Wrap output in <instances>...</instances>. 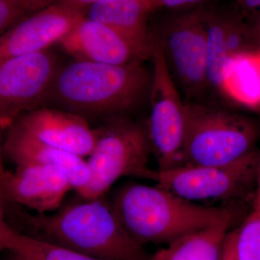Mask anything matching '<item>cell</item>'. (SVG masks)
<instances>
[{
    "label": "cell",
    "mask_w": 260,
    "mask_h": 260,
    "mask_svg": "<svg viewBox=\"0 0 260 260\" xmlns=\"http://www.w3.org/2000/svg\"><path fill=\"white\" fill-rule=\"evenodd\" d=\"M223 93L249 107L260 106V52L239 56L228 71Z\"/></svg>",
    "instance_id": "obj_18"
},
{
    "label": "cell",
    "mask_w": 260,
    "mask_h": 260,
    "mask_svg": "<svg viewBox=\"0 0 260 260\" xmlns=\"http://www.w3.org/2000/svg\"><path fill=\"white\" fill-rule=\"evenodd\" d=\"M50 0H0V36L28 15L44 9Z\"/></svg>",
    "instance_id": "obj_21"
},
{
    "label": "cell",
    "mask_w": 260,
    "mask_h": 260,
    "mask_svg": "<svg viewBox=\"0 0 260 260\" xmlns=\"http://www.w3.org/2000/svg\"><path fill=\"white\" fill-rule=\"evenodd\" d=\"M205 5L186 11L168 12L158 26L150 28L174 81L187 98L186 102L208 88Z\"/></svg>",
    "instance_id": "obj_6"
},
{
    "label": "cell",
    "mask_w": 260,
    "mask_h": 260,
    "mask_svg": "<svg viewBox=\"0 0 260 260\" xmlns=\"http://www.w3.org/2000/svg\"><path fill=\"white\" fill-rule=\"evenodd\" d=\"M16 232L6 219V203L0 197V252L8 250L12 237Z\"/></svg>",
    "instance_id": "obj_23"
},
{
    "label": "cell",
    "mask_w": 260,
    "mask_h": 260,
    "mask_svg": "<svg viewBox=\"0 0 260 260\" xmlns=\"http://www.w3.org/2000/svg\"><path fill=\"white\" fill-rule=\"evenodd\" d=\"M110 201L126 234L144 246L169 244L179 238L226 221L237 222L240 203L211 206L183 199L159 186L128 183Z\"/></svg>",
    "instance_id": "obj_1"
},
{
    "label": "cell",
    "mask_w": 260,
    "mask_h": 260,
    "mask_svg": "<svg viewBox=\"0 0 260 260\" xmlns=\"http://www.w3.org/2000/svg\"><path fill=\"white\" fill-rule=\"evenodd\" d=\"M151 154L145 124L128 117L108 120L97 129L95 146L86 160L88 180L77 194L82 199H97L124 177L156 182L158 171L148 167Z\"/></svg>",
    "instance_id": "obj_4"
},
{
    "label": "cell",
    "mask_w": 260,
    "mask_h": 260,
    "mask_svg": "<svg viewBox=\"0 0 260 260\" xmlns=\"http://www.w3.org/2000/svg\"><path fill=\"white\" fill-rule=\"evenodd\" d=\"M85 17L100 22L150 55L149 19L160 11L159 0H87Z\"/></svg>",
    "instance_id": "obj_15"
},
{
    "label": "cell",
    "mask_w": 260,
    "mask_h": 260,
    "mask_svg": "<svg viewBox=\"0 0 260 260\" xmlns=\"http://www.w3.org/2000/svg\"><path fill=\"white\" fill-rule=\"evenodd\" d=\"M260 160V150L221 167H181L158 172L156 185L196 202L240 203L254 194Z\"/></svg>",
    "instance_id": "obj_8"
},
{
    "label": "cell",
    "mask_w": 260,
    "mask_h": 260,
    "mask_svg": "<svg viewBox=\"0 0 260 260\" xmlns=\"http://www.w3.org/2000/svg\"><path fill=\"white\" fill-rule=\"evenodd\" d=\"M145 61L113 65L75 60L59 67L46 102L66 107L85 118L108 120L127 117V113L148 102L152 70Z\"/></svg>",
    "instance_id": "obj_2"
},
{
    "label": "cell",
    "mask_w": 260,
    "mask_h": 260,
    "mask_svg": "<svg viewBox=\"0 0 260 260\" xmlns=\"http://www.w3.org/2000/svg\"><path fill=\"white\" fill-rule=\"evenodd\" d=\"M59 44L75 60L122 65L150 59L149 54L110 27L86 17Z\"/></svg>",
    "instance_id": "obj_13"
},
{
    "label": "cell",
    "mask_w": 260,
    "mask_h": 260,
    "mask_svg": "<svg viewBox=\"0 0 260 260\" xmlns=\"http://www.w3.org/2000/svg\"><path fill=\"white\" fill-rule=\"evenodd\" d=\"M235 255L237 260H260V160L252 207L236 229Z\"/></svg>",
    "instance_id": "obj_19"
},
{
    "label": "cell",
    "mask_w": 260,
    "mask_h": 260,
    "mask_svg": "<svg viewBox=\"0 0 260 260\" xmlns=\"http://www.w3.org/2000/svg\"><path fill=\"white\" fill-rule=\"evenodd\" d=\"M87 0L53 2L19 20L0 36V62L47 50L85 17Z\"/></svg>",
    "instance_id": "obj_10"
},
{
    "label": "cell",
    "mask_w": 260,
    "mask_h": 260,
    "mask_svg": "<svg viewBox=\"0 0 260 260\" xmlns=\"http://www.w3.org/2000/svg\"><path fill=\"white\" fill-rule=\"evenodd\" d=\"M152 81L150 116L146 125L158 172L184 167L185 102L168 69L158 39L150 30Z\"/></svg>",
    "instance_id": "obj_7"
},
{
    "label": "cell",
    "mask_w": 260,
    "mask_h": 260,
    "mask_svg": "<svg viewBox=\"0 0 260 260\" xmlns=\"http://www.w3.org/2000/svg\"><path fill=\"white\" fill-rule=\"evenodd\" d=\"M10 251L31 260H103L54 245L18 232Z\"/></svg>",
    "instance_id": "obj_20"
},
{
    "label": "cell",
    "mask_w": 260,
    "mask_h": 260,
    "mask_svg": "<svg viewBox=\"0 0 260 260\" xmlns=\"http://www.w3.org/2000/svg\"><path fill=\"white\" fill-rule=\"evenodd\" d=\"M2 130L0 129V197L4 200V186L6 171H5L4 164H3V144H2Z\"/></svg>",
    "instance_id": "obj_26"
},
{
    "label": "cell",
    "mask_w": 260,
    "mask_h": 260,
    "mask_svg": "<svg viewBox=\"0 0 260 260\" xmlns=\"http://www.w3.org/2000/svg\"><path fill=\"white\" fill-rule=\"evenodd\" d=\"M236 229L229 233L224 244L221 260H237L235 255Z\"/></svg>",
    "instance_id": "obj_25"
},
{
    "label": "cell",
    "mask_w": 260,
    "mask_h": 260,
    "mask_svg": "<svg viewBox=\"0 0 260 260\" xmlns=\"http://www.w3.org/2000/svg\"><path fill=\"white\" fill-rule=\"evenodd\" d=\"M205 23L208 43V85L223 93L225 76L234 60L248 53L257 52L259 49L252 26L234 10L205 6Z\"/></svg>",
    "instance_id": "obj_11"
},
{
    "label": "cell",
    "mask_w": 260,
    "mask_h": 260,
    "mask_svg": "<svg viewBox=\"0 0 260 260\" xmlns=\"http://www.w3.org/2000/svg\"><path fill=\"white\" fill-rule=\"evenodd\" d=\"M11 127L44 144L81 158L91 154L96 142L97 129H92L86 119L51 108L40 107L26 113Z\"/></svg>",
    "instance_id": "obj_12"
},
{
    "label": "cell",
    "mask_w": 260,
    "mask_h": 260,
    "mask_svg": "<svg viewBox=\"0 0 260 260\" xmlns=\"http://www.w3.org/2000/svg\"><path fill=\"white\" fill-rule=\"evenodd\" d=\"M205 2L198 0H159L160 10L168 12H182L194 9L204 5Z\"/></svg>",
    "instance_id": "obj_24"
},
{
    "label": "cell",
    "mask_w": 260,
    "mask_h": 260,
    "mask_svg": "<svg viewBox=\"0 0 260 260\" xmlns=\"http://www.w3.org/2000/svg\"><path fill=\"white\" fill-rule=\"evenodd\" d=\"M59 61L49 49L0 62V129L46 102Z\"/></svg>",
    "instance_id": "obj_9"
},
{
    "label": "cell",
    "mask_w": 260,
    "mask_h": 260,
    "mask_svg": "<svg viewBox=\"0 0 260 260\" xmlns=\"http://www.w3.org/2000/svg\"><path fill=\"white\" fill-rule=\"evenodd\" d=\"M82 199V198H80ZM71 203L51 215L20 213L29 237L103 260H150L121 226L107 194Z\"/></svg>",
    "instance_id": "obj_3"
},
{
    "label": "cell",
    "mask_w": 260,
    "mask_h": 260,
    "mask_svg": "<svg viewBox=\"0 0 260 260\" xmlns=\"http://www.w3.org/2000/svg\"><path fill=\"white\" fill-rule=\"evenodd\" d=\"M12 253H13V256H11L10 260H31L21 255V254H17V253L14 252Z\"/></svg>",
    "instance_id": "obj_28"
},
{
    "label": "cell",
    "mask_w": 260,
    "mask_h": 260,
    "mask_svg": "<svg viewBox=\"0 0 260 260\" xmlns=\"http://www.w3.org/2000/svg\"><path fill=\"white\" fill-rule=\"evenodd\" d=\"M251 26H252L256 44H257L258 49L260 52V20L256 22L255 23L252 24Z\"/></svg>",
    "instance_id": "obj_27"
},
{
    "label": "cell",
    "mask_w": 260,
    "mask_h": 260,
    "mask_svg": "<svg viewBox=\"0 0 260 260\" xmlns=\"http://www.w3.org/2000/svg\"><path fill=\"white\" fill-rule=\"evenodd\" d=\"M73 186L55 167L27 165L7 172L4 186L6 204H15L46 214L57 210Z\"/></svg>",
    "instance_id": "obj_14"
},
{
    "label": "cell",
    "mask_w": 260,
    "mask_h": 260,
    "mask_svg": "<svg viewBox=\"0 0 260 260\" xmlns=\"http://www.w3.org/2000/svg\"><path fill=\"white\" fill-rule=\"evenodd\" d=\"M3 145V155L17 167L27 165L55 167L61 171L78 191L86 184L89 173L86 160L64 150L49 146L10 127Z\"/></svg>",
    "instance_id": "obj_16"
},
{
    "label": "cell",
    "mask_w": 260,
    "mask_h": 260,
    "mask_svg": "<svg viewBox=\"0 0 260 260\" xmlns=\"http://www.w3.org/2000/svg\"><path fill=\"white\" fill-rule=\"evenodd\" d=\"M235 223L223 222L179 238L151 254L150 260H221L225 239Z\"/></svg>",
    "instance_id": "obj_17"
},
{
    "label": "cell",
    "mask_w": 260,
    "mask_h": 260,
    "mask_svg": "<svg viewBox=\"0 0 260 260\" xmlns=\"http://www.w3.org/2000/svg\"><path fill=\"white\" fill-rule=\"evenodd\" d=\"M234 10L244 21L252 25L260 20V0L237 1Z\"/></svg>",
    "instance_id": "obj_22"
},
{
    "label": "cell",
    "mask_w": 260,
    "mask_h": 260,
    "mask_svg": "<svg viewBox=\"0 0 260 260\" xmlns=\"http://www.w3.org/2000/svg\"><path fill=\"white\" fill-rule=\"evenodd\" d=\"M184 167H221L256 150L259 127L246 116L185 102Z\"/></svg>",
    "instance_id": "obj_5"
}]
</instances>
